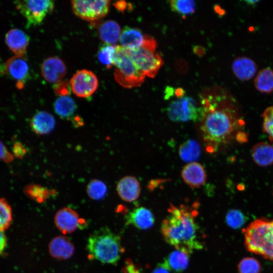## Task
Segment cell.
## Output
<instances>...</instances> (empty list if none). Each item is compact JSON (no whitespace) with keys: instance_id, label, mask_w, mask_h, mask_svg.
<instances>
[{"instance_id":"1","label":"cell","mask_w":273,"mask_h":273,"mask_svg":"<svg viewBox=\"0 0 273 273\" xmlns=\"http://www.w3.org/2000/svg\"><path fill=\"white\" fill-rule=\"evenodd\" d=\"M200 96L204 111L201 126L204 139L215 144L230 141L244 124L232 98L218 87L205 89Z\"/></svg>"},{"instance_id":"2","label":"cell","mask_w":273,"mask_h":273,"mask_svg":"<svg viewBox=\"0 0 273 273\" xmlns=\"http://www.w3.org/2000/svg\"><path fill=\"white\" fill-rule=\"evenodd\" d=\"M169 214L164 219L161 232L165 241L176 249L191 254L203 247L195 219L196 213L185 206L179 207L172 205L168 209Z\"/></svg>"},{"instance_id":"3","label":"cell","mask_w":273,"mask_h":273,"mask_svg":"<svg viewBox=\"0 0 273 273\" xmlns=\"http://www.w3.org/2000/svg\"><path fill=\"white\" fill-rule=\"evenodd\" d=\"M242 232L245 247L249 252L273 261V219H255Z\"/></svg>"},{"instance_id":"4","label":"cell","mask_w":273,"mask_h":273,"mask_svg":"<svg viewBox=\"0 0 273 273\" xmlns=\"http://www.w3.org/2000/svg\"><path fill=\"white\" fill-rule=\"evenodd\" d=\"M87 250L89 255L104 263H116L122 253L120 237L108 228L95 231L88 238Z\"/></svg>"},{"instance_id":"5","label":"cell","mask_w":273,"mask_h":273,"mask_svg":"<svg viewBox=\"0 0 273 273\" xmlns=\"http://www.w3.org/2000/svg\"><path fill=\"white\" fill-rule=\"evenodd\" d=\"M156 47L155 39L145 35L141 47L133 49L124 48L126 53L144 74L153 78L164 63L160 55L155 52Z\"/></svg>"},{"instance_id":"6","label":"cell","mask_w":273,"mask_h":273,"mask_svg":"<svg viewBox=\"0 0 273 273\" xmlns=\"http://www.w3.org/2000/svg\"><path fill=\"white\" fill-rule=\"evenodd\" d=\"M114 65L115 66L114 78L122 87L128 88L138 87L144 81L146 75L129 57L125 48L121 46H116Z\"/></svg>"},{"instance_id":"7","label":"cell","mask_w":273,"mask_h":273,"mask_svg":"<svg viewBox=\"0 0 273 273\" xmlns=\"http://www.w3.org/2000/svg\"><path fill=\"white\" fill-rule=\"evenodd\" d=\"M169 119L173 121H198L202 120L204 111L202 108L198 107L193 98L182 97L172 101L167 109Z\"/></svg>"},{"instance_id":"8","label":"cell","mask_w":273,"mask_h":273,"mask_svg":"<svg viewBox=\"0 0 273 273\" xmlns=\"http://www.w3.org/2000/svg\"><path fill=\"white\" fill-rule=\"evenodd\" d=\"M15 3L26 18L28 26L40 24L55 7L54 1L50 0L17 1Z\"/></svg>"},{"instance_id":"9","label":"cell","mask_w":273,"mask_h":273,"mask_svg":"<svg viewBox=\"0 0 273 273\" xmlns=\"http://www.w3.org/2000/svg\"><path fill=\"white\" fill-rule=\"evenodd\" d=\"M110 1H72V8L74 14L79 18L87 21L101 19L109 12Z\"/></svg>"},{"instance_id":"10","label":"cell","mask_w":273,"mask_h":273,"mask_svg":"<svg viewBox=\"0 0 273 273\" xmlns=\"http://www.w3.org/2000/svg\"><path fill=\"white\" fill-rule=\"evenodd\" d=\"M98 84L97 76L92 71L86 69L77 71L70 80L72 91L80 98L92 96L97 90Z\"/></svg>"},{"instance_id":"11","label":"cell","mask_w":273,"mask_h":273,"mask_svg":"<svg viewBox=\"0 0 273 273\" xmlns=\"http://www.w3.org/2000/svg\"><path fill=\"white\" fill-rule=\"evenodd\" d=\"M55 223L63 233H71L77 229H83L86 221L80 218L77 213L69 207L58 210L55 216Z\"/></svg>"},{"instance_id":"12","label":"cell","mask_w":273,"mask_h":273,"mask_svg":"<svg viewBox=\"0 0 273 273\" xmlns=\"http://www.w3.org/2000/svg\"><path fill=\"white\" fill-rule=\"evenodd\" d=\"M4 71L16 81L19 88L23 87L29 77L28 64L23 56H16L9 59L4 66Z\"/></svg>"},{"instance_id":"13","label":"cell","mask_w":273,"mask_h":273,"mask_svg":"<svg viewBox=\"0 0 273 273\" xmlns=\"http://www.w3.org/2000/svg\"><path fill=\"white\" fill-rule=\"evenodd\" d=\"M41 72L47 81L56 84L62 81L66 73V67L59 57H50L42 63Z\"/></svg>"},{"instance_id":"14","label":"cell","mask_w":273,"mask_h":273,"mask_svg":"<svg viewBox=\"0 0 273 273\" xmlns=\"http://www.w3.org/2000/svg\"><path fill=\"white\" fill-rule=\"evenodd\" d=\"M50 255L58 260L70 258L74 252V246L70 239L64 236L54 238L49 245Z\"/></svg>"},{"instance_id":"15","label":"cell","mask_w":273,"mask_h":273,"mask_svg":"<svg viewBox=\"0 0 273 273\" xmlns=\"http://www.w3.org/2000/svg\"><path fill=\"white\" fill-rule=\"evenodd\" d=\"M181 176L184 182L192 188L202 186L207 178L203 166L196 162L187 164L181 170Z\"/></svg>"},{"instance_id":"16","label":"cell","mask_w":273,"mask_h":273,"mask_svg":"<svg viewBox=\"0 0 273 273\" xmlns=\"http://www.w3.org/2000/svg\"><path fill=\"white\" fill-rule=\"evenodd\" d=\"M126 222L141 230L151 228L155 222L152 212L148 209L140 207L133 209L125 216Z\"/></svg>"},{"instance_id":"17","label":"cell","mask_w":273,"mask_h":273,"mask_svg":"<svg viewBox=\"0 0 273 273\" xmlns=\"http://www.w3.org/2000/svg\"><path fill=\"white\" fill-rule=\"evenodd\" d=\"M117 191L123 200L131 202L136 200L140 196V184L135 177L126 176L120 179L118 183Z\"/></svg>"},{"instance_id":"18","label":"cell","mask_w":273,"mask_h":273,"mask_svg":"<svg viewBox=\"0 0 273 273\" xmlns=\"http://www.w3.org/2000/svg\"><path fill=\"white\" fill-rule=\"evenodd\" d=\"M6 41L9 48L16 56H23L28 45L29 37L20 29H12L7 33Z\"/></svg>"},{"instance_id":"19","label":"cell","mask_w":273,"mask_h":273,"mask_svg":"<svg viewBox=\"0 0 273 273\" xmlns=\"http://www.w3.org/2000/svg\"><path fill=\"white\" fill-rule=\"evenodd\" d=\"M232 70L239 80L247 81L254 77L256 72L257 66L251 59L247 57H240L234 60Z\"/></svg>"},{"instance_id":"20","label":"cell","mask_w":273,"mask_h":273,"mask_svg":"<svg viewBox=\"0 0 273 273\" xmlns=\"http://www.w3.org/2000/svg\"><path fill=\"white\" fill-rule=\"evenodd\" d=\"M54 116L46 111H41L34 115L30 120L32 130L37 134H46L51 132L55 126Z\"/></svg>"},{"instance_id":"21","label":"cell","mask_w":273,"mask_h":273,"mask_svg":"<svg viewBox=\"0 0 273 273\" xmlns=\"http://www.w3.org/2000/svg\"><path fill=\"white\" fill-rule=\"evenodd\" d=\"M251 155L254 162L260 166H267L273 164V147L266 142L255 144Z\"/></svg>"},{"instance_id":"22","label":"cell","mask_w":273,"mask_h":273,"mask_svg":"<svg viewBox=\"0 0 273 273\" xmlns=\"http://www.w3.org/2000/svg\"><path fill=\"white\" fill-rule=\"evenodd\" d=\"M145 35L135 28L125 27L121 31L119 41L121 46L128 49L141 47L144 41Z\"/></svg>"},{"instance_id":"23","label":"cell","mask_w":273,"mask_h":273,"mask_svg":"<svg viewBox=\"0 0 273 273\" xmlns=\"http://www.w3.org/2000/svg\"><path fill=\"white\" fill-rule=\"evenodd\" d=\"M120 27L118 23L113 20H108L103 23L99 29L100 39L104 43L113 44L120 38Z\"/></svg>"},{"instance_id":"24","label":"cell","mask_w":273,"mask_h":273,"mask_svg":"<svg viewBox=\"0 0 273 273\" xmlns=\"http://www.w3.org/2000/svg\"><path fill=\"white\" fill-rule=\"evenodd\" d=\"M190 254L186 251L175 249L168 255L164 261L171 270L180 272L188 267Z\"/></svg>"},{"instance_id":"25","label":"cell","mask_w":273,"mask_h":273,"mask_svg":"<svg viewBox=\"0 0 273 273\" xmlns=\"http://www.w3.org/2000/svg\"><path fill=\"white\" fill-rule=\"evenodd\" d=\"M54 107L56 114L63 119L71 118L76 109L75 102L68 96L58 97L54 103Z\"/></svg>"},{"instance_id":"26","label":"cell","mask_w":273,"mask_h":273,"mask_svg":"<svg viewBox=\"0 0 273 273\" xmlns=\"http://www.w3.org/2000/svg\"><path fill=\"white\" fill-rule=\"evenodd\" d=\"M255 88L262 93L273 91V70L269 67L260 71L254 79Z\"/></svg>"},{"instance_id":"27","label":"cell","mask_w":273,"mask_h":273,"mask_svg":"<svg viewBox=\"0 0 273 273\" xmlns=\"http://www.w3.org/2000/svg\"><path fill=\"white\" fill-rule=\"evenodd\" d=\"M201 153L200 147L197 141L190 139L183 143L179 148V155L184 161L194 162L199 159Z\"/></svg>"},{"instance_id":"28","label":"cell","mask_w":273,"mask_h":273,"mask_svg":"<svg viewBox=\"0 0 273 273\" xmlns=\"http://www.w3.org/2000/svg\"><path fill=\"white\" fill-rule=\"evenodd\" d=\"M23 190L27 197L37 202H44L52 194L51 191L46 188L34 184L26 186Z\"/></svg>"},{"instance_id":"29","label":"cell","mask_w":273,"mask_h":273,"mask_svg":"<svg viewBox=\"0 0 273 273\" xmlns=\"http://www.w3.org/2000/svg\"><path fill=\"white\" fill-rule=\"evenodd\" d=\"M116 46L114 44L104 43L99 49L98 52V59L107 68H110L114 65V58Z\"/></svg>"},{"instance_id":"30","label":"cell","mask_w":273,"mask_h":273,"mask_svg":"<svg viewBox=\"0 0 273 273\" xmlns=\"http://www.w3.org/2000/svg\"><path fill=\"white\" fill-rule=\"evenodd\" d=\"M172 10L185 18L195 11L196 3L193 0H173L169 2Z\"/></svg>"},{"instance_id":"31","label":"cell","mask_w":273,"mask_h":273,"mask_svg":"<svg viewBox=\"0 0 273 273\" xmlns=\"http://www.w3.org/2000/svg\"><path fill=\"white\" fill-rule=\"evenodd\" d=\"M86 191L88 196L91 199L100 200L106 195L107 189L104 182L99 179H94L87 185Z\"/></svg>"},{"instance_id":"32","label":"cell","mask_w":273,"mask_h":273,"mask_svg":"<svg viewBox=\"0 0 273 273\" xmlns=\"http://www.w3.org/2000/svg\"><path fill=\"white\" fill-rule=\"evenodd\" d=\"M239 273H260L261 266L255 258L247 257L243 258L238 265Z\"/></svg>"},{"instance_id":"33","label":"cell","mask_w":273,"mask_h":273,"mask_svg":"<svg viewBox=\"0 0 273 273\" xmlns=\"http://www.w3.org/2000/svg\"><path fill=\"white\" fill-rule=\"evenodd\" d=\"M12 220V212L10 205L4 198H0V231L7 229Z\"/></svg>"},{"instance_id":"34","label":"cell","mask_w":273,"mask_h":273,"mask_svg":"<svg viewBox=\"0 0 273 273\" xmlns=\"http://www.w3.org/2000/svg\"><path fill=\"white\" fill-rule=\"evenodd\" d=\"M262 129L273 142V105L266 108L262 114Z\"/></svg>"},{"instance_id":"35","label":"cell","mask_w":273,"mask_h":273,"mask_svg":"<svg viewBox=\"0 0 273 273\" xmlns=\"http://www.w3.org/2000/svg\"><path fill=\"white\" fill-rule=\"evenodd\" d=\"M225 221L228 225L233 229H239L245 222V217L240 210L232 209L229 210L225 216Z\"/></svg>"},{"instance_id":"36","label":"cell","mask_w":273,"mask_h":273,"mask_svg":"<svg viewBox=\"0 0 273 273\" xmlns=\"http://www.w3.org/2000/svg\"><path fill=\"white\" fill-rule=\"evenodd\" d=\"M70 89L69 84L65 81L56 83L54 87L55 93L60 96H68Z\"/></svg>"},{"instance_id":"37","label":"cell","mask_w":273,"mask_h":273,"mask_svg":"<svg viewBox=\"0 0 273 273\" xmlns=\"http://www.w3.org/2000/svg\"><path fill=\"white\" fill-rule=\"evenodd\" d=\"M14 156L0 141V160L6 163H10L14 160Z\"/></svg>"},{"instance_id":"38","label":"cell","mask_w":273,"mask_h":273,"mask_svg":"<svg viewBox=\"0 0 273 273\" xmlns=\"http://www.w3.org/2000/svg\"><path fill=\"white\" fill-rule=\"evenodd\" d=\"M27 153L26 148L19 142L14 143L13 147V156L19 159H22Z\"/></svg>"},{"instance_id":"39","label":"cell","mask_w":273,"mask_h":273,"mask_svg":"<svg viewBox=\"0 0 273 273\" xmlns=\"http://www.w3.org/2000/svg\"><path fill=\"white\" fill-rule=\"evenodd\" d=\"M171 270L163 261L158 264L153 270L152 273H171Z\"/></svg>"},{"instance_id":"40","label":"cell","mask_w":273,"mask_h":273,"mask_svg":"<svg viewBox=\"0 0 273 273\" xmlns=\"http://www.w3.org/2000/svg\"><path fill=\"white\" fill-rule=\"evenodd\" d=\"M126 273H144L133 264L128 263L126 266Z\"/></svg>"},{"instance_id":"41","label":"cell","mask_w":273,"mask_h":273,"mask_svg":"<svg viewBox=\"0 0 273 273\" xmlns=\"http://www.w3.org/2000/svg\"><path fill=\"white\" fill-rule=\"evenodd\" d=\"M7 245V239L3 231H0V254H1Z\"/></svg>"},{"instance_id":"42","label":"cell","mask_w":273,"mask_h":273,"mask_svg":"<svg viewBox=\"0 0 273 273\" xmlns=\"http://www.w3.org/2000/svg\"><path fill=\"white\" fill-rule=\"evenodd\" d=\"M114 5L117 9L123 12L127 8V4L125 1H118Z\"/></svg>"},{"instance_id":"43","label":"cell","mask_w":273,"mask_h":273,"mask_svg":"<svg viewBox=\"0 0 273 273\" xmlns=\"http://www.w3.org/2000/svg\"><path fill=\"white\" fill-rule=\"evenodd\" d=\"M73 121L75 126H79L83 124L82 119L79 117H76L74 118Z\"/></svg>"},{"instance_id":"44","label":"cell","mask_w":273,"mask_h":273,"mask_svg":"<svg viewBox=\"0 0 273 273\" xmlns=\"http://www.w3.org/2000/svg\"><path fill=\"white\" fill-rule=\"evenodd\" d=\"M259 1H251V0H248V1H245L244 2L246 3L247 5H250V6H254L256 5L258 2H259Z\"/></svg>"},{"instance_id":"45","label":"cell","mask_w":273,"mask_h":273,"mask_svg":"<svg viewBox=\"0 0 273 273\" xmlns=\"http://www.w3.org/2000/svg\"><path fill=\"white\" fill-rule=\"evenodd\" d=\"M0 73H2L3 74L5 73L4 66L2 65L1 62V60H0Z\"/></svg>"}]
</instances>
